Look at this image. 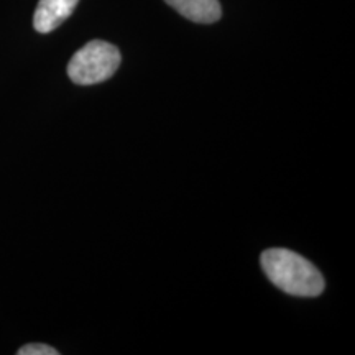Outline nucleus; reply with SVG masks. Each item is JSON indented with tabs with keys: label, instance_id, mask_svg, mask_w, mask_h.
<instances>
[{
	"label": "nucleus",
	"instance_id": "4",
	"mask_svg": "<svg viewBox=\"0 0 355 355\" xmlns=\"http://www.w3.org/2000/svg\"><path fill=\"white\" fill-rule=\"evenodd\" d=\"M178 13L196 24H214L222 17L219 0H165Z\"/></svg>",
	"mask_w": 355,
	"mask_h": 355
},
{
	"label": "nucleus",
	"instance_id": "2",
	"mask_svg": "<svg viewBox=\"0 0 355 355\" xmlns=\"http://www.w3.org/2000/svg\"><path fill=\"white\" fill-rule=\"evenodd\" d=\"M122 56L112 43L92 40L74 53L68 64V76L79 86L107 81L121 66Z\"/></svg>",
	"mask_w": 355,
	"mask_h": 355
},
{
	"label": "nucleus",
	"instance_id": "1",
	"mask_svg": "<svg viewBox=\"0 0 355 355\" xmlns=\"http://www.w3.org/2000/svg\"><path fill=\"white\" fill-rule=\"evenodd\" d=\"M260 263L270 282L291 296L314 298L326 288L316 266L288 248H268L261 254Z\"/></svg>",
	"mask_w": 355,
	"mask_h": 355
},
{
	"label": "nucleus",
	"instance_id": "5",
	"mask_svg": "<svg viewBox=\"0 0 355 355\" xmlns=\"http://www.w3.org/2000/svg\"><path fill=\"white\" fill-rule=\"evenodd\" d=\"M19 355H58L56 349L50 347L46 344H28L19 349Z\"/></svg>",
	"mask_w": 355,
	"mask_h": 355
},
{
	"label": "nucleus",
	"instance_id": "3",
	"mask_svg": "<svg viewBox=\"0 0 355 355\" xmlns=\"http://www.w3.org/2000/svg\"><path fill=\"white\" fill-rule=\"evenodd\" d=\"M79 0H40L33 15V26L38 33H50L71 17Z\"/></svg>",
	"mask_w": 355,
	"mask_h": 355
}]
</instances>
